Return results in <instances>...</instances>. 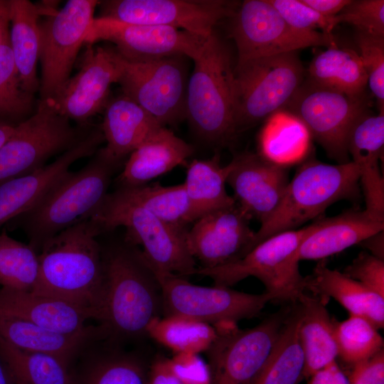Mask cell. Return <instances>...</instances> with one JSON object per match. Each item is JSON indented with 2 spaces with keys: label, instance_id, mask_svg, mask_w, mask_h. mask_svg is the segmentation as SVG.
<instances>
[{
  "label": "cell",
  "instance_id": "1",
  "mask_svg": "<svg viewBox=\"0 0 384 384\" xmlns=\"http://www.w3.org/2000/svg\"><path fill=\"white\" fill-rule=\"evenodd\" d=\"M101 249L103 284L96 320L110 341H142L151 321L162 316L159 284L136 246L124 240Z\"/></svg>",
  "mask_w": 384,
  "mask_h": 384
},
{
  "label": "cell",
  "instance_id": "2",
  "mask_svg": "<svg viewBox=\"0 0 384 384\" xmlns=\"http://www.w3.org/2000/svg\"><path fill=\"white\" fill-rule=\"evenodd\" d=\"M101 234L97 225L88 218L48 240L38 253V277L31 292L89 310L96 320L103 284L97 240Z\"/></svg>",
  "mask_w": 384,
  "mask_h": 384
},
{
  "label": "cell",
  "instance_id": "3",
  "mask_svg": "<svg viewBox=\"0 0 384 384\" xmlns=\"http://www.w3.org/2000/svg\"><path fill=\"white\" fill-rule=\"evenodd\" d=\"M119 162L102 150L78 171H69L31 210L14 218L8 228H21L38 252L58 233L90 218L108 193Z\"/></svg>",
  "mask_w": 384,
  "mask_h": 384
},
{
  "label": "cell",
  "instance_id": "4",
  "mask_svg": "<svg viewBox=\"0 0 384 384\" xmlns=\"http://www.w3.org/2000/svg\"><path fill=\"white\" fill-rule=\"evenodd\" d=\"M359 185L358 168L351 161L335 165L305 161L289 180L274 211L255 233L247 252L267 238L319 217L333 203L357 199Z\"/></svg>",
  "mask_w": 384,
  "mask_h": 384
},
{
  "label": "cell",
  "instance_id": "5",
  "mask_svg": "<svg viewBox=\"0 0 384 384\" xmlns=\"http://www.w3.org/2000/svg\"><path fill=\"white\" fill-rule=\"evenodd\" d=\"M193 60L186 118L203 139L224 142L236 132V91L230 54L214 31Z\"/></svg>",
  "mask_w": 384,
  "mask_h": 384
},
{
  "label": "cell",
  "instance_id": "6",
  "mask_svg": "<svg viewBox=\"0 0 384 384\" xmlns=\"http://www.w3.org/2000/svg\"><path fill=\"white\" fill-rule=\"evenodd\" d=\"M90 219L102 233L124 228V240L141 245L145 261L157 270L186 277L197 268L187 247L188 230L162 221L119 188L107 193Z\"/></svg>",
  "mask_w": 384,
  "mask_h": 384
},
{
  "label": "cell",
  "instance_id": "7",
  "mask_svg": "<svg viewBox=\"0 0 384 384\" xmlns=\"http://www.w3.org/2000/svg\"><path fill=\"white\" fill-rule=\"evenodd\" d=\"M314 223L279 233L262 241L241 258L225 265L198 267L193 274L210 277L215 285L228 287L247 277L262 282L277 302L294 303L305 292V278L299 269V248Z\"/></svg>",
  "mask_w": 384,
  "mask_h": 384
},
{
  "label": "cell",
  "instance_id": "8",
  "mask_svg": "<svg viewBox=\"0 0 384 384\" xmlns=\"http://www.w3.org/2000/svg\"><path fill=\"white\" fill-rule=\"evenodd\" d=\"M304 73L297 51L235 65L236 132L284 109L302 84Z\"/></svg>",
  "mask_w": 384,
  "mask_h": 384
},
{
  "label": "cell",
  "instance_id": "9",
  "mask_svg": "<svg viewBox=\"0 0 384 384\" xmlns=\"http://www.w3.org/2000/svg\"><path fill=\"white\" fill-rule=\"evenodd\" d=\"M147 265L161 288V316H181L211 325L224 321L237 323L260 316L268 302L278 301L276 295L267 292L255 294L228 287L196 285L186 277Z\"/></svg>",
  "mask_w": 384,
  "mask_h": 384
},
{
  "label": "cell",
  "instance_id": "10",
  "mask_svg": "<svg viewBox=\"0 0 384 384\" xmlns=\"http://www.w3.org/2000/svg\"><path fill=\"white\" fill-rule=\"evenodd\" d=\"M292 304L245 330L237 323L213 325L216 336L206 351L212 384H252L265 365Z\"/></svg>",
  "mask_w": 384,
  "mask_h": 384
},
{
  "label": "cell",
  "instance_id": "11",
  "mask_svg": "<svg viewBox=\"0 0 384 384\" xmlns=\"http://www.w3.org/2000/svg\"><path fill=\"white\" fill-rule=\"evenodd\" d=\"M229 18L230 36L238 51L236 65L311 46L337 45L331 33L294 28L267 0L244 1Z\"/></svg>",
  "mask_w": 384,
  "mask_h": 384
},
{
  "label": "cell",
  "instance_id": "12",
  "mask_svg": "<svg viewBox=\"0 0 384 384\" xmlns=\"http://www.w3.org/2000/svg\"><path fill=\"white\" fill-rule=\"evenodd\" d=\"M365 94L351 97L308 81L302 82L284 109L297 116L328 156L338 164L350 161V132L366 112Z\"/></svg>",
  "mask_w": 384,
  "mask_h": 384
},
{
  "label": "cell",
  "instance_id": "13",
  "mask_svg": "<svg viewBox=\"0 0 384 384\" xmlns=\"http://www.w3.org/2000/svg\"><path fill=\"white\" fill-rule=\"evenodd\" d=\"M122 94L149 113L162 127L186 118L188 80L183 56L130 61L117 53Z\"/></svg>",
  "mask_w": 384,
  "mask_h": 384
},
{
  "label": "cell",
  "instance_id": "14",
  "mask_svg": "<svg viewBox=\"0 0 384 384\" xmlns=\"http://www.w3.org/2000/svg\"><path fill=\"white\" fill-rule=\"evenodd\" d=\"M99 4L96 0H69L39 22L41 101L50 99L70 78Z\"/></svg>",
  "mask_w": 384,
  "mask_h": 384
},
{
  "label": "cell",
  "instance_id": "15",
  "mask_svg": "<svg viewBox=\"0 0 384 384\" xmlns=\"http://www.w3.org/2000/svg\"><path fill=\"white\" fill-rule=\"evenodd\" d=\"M80 139L68 118L40 100L36 112L16 125L0 148V184L43 167Z\"/></svg>",
  "mask_w": 384,
  "mask_h": 384
},
{
  "label": "cell",
  "instance_id": "16",
  "mask_svg": "<svg viewBox=\"0 0 384 384\" xmlns=\"http://www.w3.org/2000/svg\"><path fill=\"white\" fill-rule=\"evenodd\" d=\"M100 17L144 25L169 26L208 38L238 5L222 0H108L100 1Z\"/></svg>",
  "mask_w": 384,
  "mask_h": 384
},
{
  "label": "cell",
  "instance_id": "17",
  "mask_svg": "<svg viewBox=\"0 0 384 384\" xmlns=\"http://www.w3.org/2000/svg\"><path fill=\"white\" fill-rule=\"evenodd\" d=\"M206 39L173 27L133 24L98 16L93 19L85 43L111 42L124 58L142 62L171 56L193 60Z\"/></svg>",
  "mask_w": 384,
  "mask_h": 384
},
{
  "label": "cell",
  "instance_id": "18",
  "mask_svg": "<svg viewBox=\"0 0 384 384\" xmlns=\"http://www.w3.org/2000/svg\"><path fill=\"white\" fill-rule=\"evenodd\" d=\"M119 75L114 48L92 45L85 50L78 73L46 101L60 115L81 124L104 110L110 87Z\"/></svg>",
  "mask_w": 384,
  "mask_h": 384
},
{
  "label": "cell",
  "instance_id": "19",
  "mask_svg": "<svg viewBox=\"0 0 384 384\" xmlns=\"http://www.w3.org/2000/svg\"><path fill=\"white\" fill-rule=\"evenodd\" d=\"M250 220L236 202L198 218L186 238L188 250L200 267L221 266L244 256L255 233Z\"/></svg>",
  "mask_w": 384,
  "mask_h": 384
},
{
  "label": "cell",
  "instance_id": "20",
  "mask_svg": "<svg viewBox=\"0 0 384 384\" xmlns=\"http://www.w3.org/2000/svg\"><path fill=\"white\" fill-rule=\"evenodd\" d=\"M101 129L82 137L53 162L0 184V228L34 207L76 161L92 155L103 142Z\"/></svg>",
  "mask_w": 384,
  "mask_h": 384
},
{
  "label": "cell",
  "instance_id": "21",
  "mask_svg": "<svg viewBox=\"0 0 384 384\" xmlns=\"http://www.w3.org/2000/svg\"><path fill=\"white\" fill-rule=\"evenodd\" d=\"M229 165L227 183L236 203L251 219L262 223L277 207L289 183L287 167L252 153L237 156Z\"/></svg>",
  "mask_w": 384,
  "mask_h": 384
},
{
  "label": "cell",
  "instance_id": "22",
  "mask_svg": "<svg viewBox=\"0 0 384 384\" xmlns=\"http://www.w3.org/2000/svg\"><path fill=\"white\" fill-rule=\"evenodd\" d=\"M151 360L124 344L96 340L71 364L72 384H147Z\"/></svg>",
  "mask_w": 384,
  "mask_h": 384
},
{
  "label": "cell",
  "instance_id": "23",
  "mask_svg": "<svg viewBox=\"0 0 384 384\" xmlns=\"http://www.w3.org/2000/svg\"><path fill=\"white\" fill-rule=\"evenodd\" d=\"M0 315L65 334L86 331L91 326L86 321L93 319L91 311L68 302L4 288H0Z\"/></svg>",
  "mask_w": 384,
  "mask_h": 384
},
{
  "label": "cell",
  "instance_id": "24",
  "mask_svg": "<svg viewBox=\"0 0 384 384\" xmlns=\"http://www.w3.org/2000/svg\"><path fill=\"white\" fill-rule=\"evenodd\" d=\"M383 117L366 115L361 118L350 132L348 153L358 168L365 209L382 220H384V179L379 161L383 154Z\"/></svg>",
  "mask_w": 384,
  "mask_h": 384
},
{
  "label": "cell",
  "instance_id": "25",
  "mask_svg": "<svg viewBox=\"0 0 384 384\" xmlns=\"http://www.w3.org/2000/svg\"><path fill=\"white\" fill-rule=\"evenodd\" d=\"M383 229L384 220L374 217L366 209H351L316 220L299 246V260H322L361 243Z\"/></svg>",
  "mask_w": 384,
  "mask_h": 384
},
{
  "label": "cell",
  "instance_id": "26",
  "mask_svg": "<svg viewBox=\"0 0 384 384\" xmlns=\"http://www.w3.org/2000/svg\"><path fill=\"white\" fill-rule=\"evenodd\" d=\"M103 327L91 325L86 331L65 334L48 330L19 319L0 315V338L14 347L52 355L70 366L90 343L106 338Z\"/></svg>",
  "mask_w": 384,
  "mask_h": 384
},
{
  "label": "cell",
  "instance_id": "27",
  "mask_svg": "<svg viewBox=\"0 0 384 384\" xmlns=\"http://www.w3.org/2000/svg\"><path fill=\"white\" fill-rule=\"evenodd\" d=\"M305 290L325 304L334 299L350 314L361 316L378 329L384 326V297L343 272L329 268L324 260L304 277Z\"/></svg>",
  "mask_w": 384,
  "mask_h": 384
},
{
  "label": "cell",
  "instance_id": "28",
  "mask_svg": "<svg viewBox=\"0 0 384 384\" xmlns=\"http://www.w3.org/2000/svg\"><path fill=\"white\" fill-rule=\"evenodd\" d=\"M191 145L160 127L130 154L118 177L119 186H139L182 164L193 154Z\"/></svg>",
  "mask_w": 384,
  "mask_h": 384
},
{
  "label": "cell",
  "instance_id": "29",
  "mask_svg": "<svg viewBox=\"0 0 384 384\" xmlns=\"http://www.w3.org/2000/svg\"><path fill=\"white\" fill-rule=\"evenodd\" d=\"M161 126L142 107L123 94L108 100L104 108L102 152L117 162L129 155Z\"/></svg>",
  "mask_w": 384,
  "mask_h": 384
},
{
  "label": "cell",
  "instance_id": "30",
  "mask_svg": "<svg viewBox=\"0 0 384 384\" xmlns=\"http://www.w3.org/2000/svg\"><path fill=\"white\" fill-rule=\"evenodd\" d=\"M297 302L301 307L299 337L304 356L303 376L310 378L336 361L338 351L334 321L325 304L317 297L304 292Z\"/></svg>",
  "mask_w": 384,
  "mask_h": 384
},
{
  "label": "cell",
  "instance_id": "31",
  "mask_svg": "<svg viewBox=\"0 0 384 384\" xmlns=\"http://www.w3.org/2000/svg\"><path fill=\"white\" fill-rule=\"evenodd\" d=\"M10 47L24 90L33 95L40 87L37 63L40 54L41 12L28 0H9Z\"/></svg>",
  "mask_w": 384,
  "mask_h": 384
},
{
  "label": "cell",
  "instance_id": "32",
  "mask_svg": "<svg viewBox=\"0 0 384 384\" xmlns=\"http://www.w3.org/2000/svg\"><path fill=\"white\" fill-rule=\"evenodd\" d=\"M311 138L305 124L294 114L282 109L266 119L259 134L258 154L269 161L287 167L307 155Z\"/></svg>",
  "mask_w": 384,
  "mask_h": 384
},
{
  "label": "cell",
  "instance_id": "33",
  "mask_svg": "<svg viewBox=\"0 0 384 384\" xmlns=\"http://www.w3.org/2000/svg\"><path fill=\"white\" fill-rule=\"evenodd\" d=\"M308 81L351 97L364 95L367 75L361 59L356 50L329 47L319 53L308 68Z\"/></svg>",
  "mask_w": 384,
  "mask_h": 384
},
{
  "label": "cell",
  "instance_id": "34",
  "mask_svg": "<svg viewBox=\"0 0 384 384\" xmlns=\"http://www.w3.org/2000/svg\"><path fill=\"white\" fill-rule=\"evenodd\" d=\"M301 307L290 312L260 372L252 384H298L303 376L304 356L299 337Z\"/></svg>",
  "mask_w": 384,
  "mask_h": 384
},
{
  "label": "cell",
  "instance_id": "35",
  "mask_svg": "<svg viewBox=\"0 0 384 384\" xmlns=\"http://www.w3.org/2000/svg\"><path fill=\"white\" fill-rule=\"evenodd\" d=\"M229 171V164L222 166L218 155L190 163L183 183L196 220L235 203L225 188Z\"/></svg>",
  "mask_w": 384,
  "mask_h": 384
},
{
  "label": "cell",
  "instance_id": "36",
  "mask_svg": "<svg viewBox=\"0 0 384 384\" xmlns=\"http://www.w3.org/2000/svg\"><path fill=\"white\" fill-rule=\"evenodd\" d=\"M148 337L174 353L206 351L216 336L215 327L208 323L181 316H159L146 329Z\"/></svg>",
  "mask_w": 384,
  "mask_h": 384
},
{
  "label": "cell",
  "instance_id": "37",
  "mask_svg": "<svg viewBox=\"0 0 384 384\" xmlns=\"http://www.w3.org/2000/svg\"><path fill=\"white\" fill-rule=\"evenodd\" d=\"M118 188L127 197L168 224L186 228V225L196 220L183 183L167 186L145 184Z\"/></svg>",
  "mask_w": 384,
  "mask_h": 384
},
{
  "label": "cell",
  "instance_id": "38",
  "mask_svg": "<svg viewBox=\"0 0 384 384\" xmlns=\"http://www.w3.org/2000/svg\"><path fill=\"white\" fill-rule=\"evenodd\" d=\"M0 356L24 384H72L70 366L56 356L23 351L1 338Z\"/></svg>",
  "mask_w": 384,
  "mask_h": 384
},
{
  "label": "cell",
  "instance_id": "39",
  "mask_svg": "<svg viewBox=\"0 0 384 384\" xmlns=\"http://www.w3.org/2000/svg\"><path fill=\"white\" fill-rule=\"evenodd\" d=\"M38 253L28 243L0 233V286L16 291L31 292L38 277Z\"/></svg>",
  "mask_w": 384,
  "mask_h": 384
},
{
  "label": "cell",
  "instance_id": "40",
  "mask_svg": "<svg viewBox=\"0 0 384 384\" xmlns=\"http://www.w3.org/2000/svg\"><path fill=\"white\" fill-rule=\"evenodd\" d=\"M338 356L355 365L383 349V338L368 320L356 315L341 322L334 321Z\"/></svg>",
  "mask_w": 384,
  "mask_h": 384
},
{
  "label": "cell",
  "instance_id": "41",
  "mask_svg": "<svg viewBox=\"0 0 384 384\" xmlns=\"http://www.w3.org/2000/svg\"><path fill=\"white\" fill-rule=\"evenodd\" d=\"M33 95L23 88L10 44L0 47V115L19 116L32 107Z\"/></svg>",
  "mask_w": 384,
  "mask_h": 384
},
{
  "label": "cell",
  "instance_id": "42",
  "mask_svg": "<svg viewBox=\"0 0 384 384\" xmlns=\"http://www.w3.org/2000/svg\"><path fill=\"white\" fill-rule=\"evenodd\" d=\"M356 42L367 75V85L380 111H384V37L357 31Z\"/></svg>",
  "mask_w": 384,
  "mask_h": 384
},
{
  "label": "cell",
  "instance_id": "43",
  "mask_svg": "<svg viewBox=\"0 0 384 384\" xmlns=\"http://www.w3.org/2000/svg\"><path fill=\"white\" fill-rule=\"evenodd\" d=\"M336 26L346 23L357 31L375 36L384 37V1H351L334 17Z\"/></svg>",
  "mask_w": 384,
  "mask_h": 384
},
{
  "label": "cell",
  "instance_id": "44",
  "mask_svg": "<svg viewBox=\"0 0 384 384\" xmlns=\"http://www.w3.org/2000/svg\"><path fill=\"white\" fill-rule=\"evenodd\" d=\"M285 21L294 28L304 31L321 29L331 33L336 27L334 17H324L302 0H267Z\"/></svg>",
  "mask_w": 384,
  "mask_h": 384
},
{
  "label": "cell",
  "instance_id": "45",
  "mask_svg": "<svg viewBox=\"0 0 384 384\" xmlns=\"http://www.w3.org/2000/svg\"><path fill=\"white\" fill-rule=\"evenodd\" d=\"M343 273L384 297V260L362 251Z\"/></svg>",
  "mask_w": 384,
  "mask_h": 384
},
{
  "label": "cell",
  "instance_id": "46",
  "mask_svg": "<svg viewBox=\"0 0 384 384\" xmlns=\"http://www.w3.org/2000/svg\"><path fill=\"white\" fill-rule=\"evenodd\" d=\"M169 363L181 384H212L209 365L198 353H174Z\"/></svg>",
  "mask_w": 384,
  "mask_h": 384
},
{
  "label": "cell",
  "instance_id": "47",
  "mask_svg": "<svg viewBox=\"0 0 384 384\" xmlns=\"http://www.w3.org/2000/svg\"><path fill=\"white\" fill-rule=\"evenodd\" d=\"M349 384H384V350L353 365Z\"/></svg>",
  "mask_w": 384,
  "mask_h": 384
},
{
  "label": "cell",
  "instance_id": "48",
  "mask_svg": "<svg viewBox=\"0 0 384 384\" xmlns=\"http://www.w3.org/2000/svg\"><path fill=\"white\" fill-rule=\"evenodd\" d=\"M147 384H181L171 370L169 358L161 354L151 358Z\"/></svg>",
  "mask_w": 384,
  "mask_h": 384
},
{
  "label": "cell",
  "instance_id": "49",
  "mask_svg": "<svg viewBox=\"0 0 384 384\" xmlns=\"http://www.w3.org/2000/svg\"><path fill=\"white\" fill-rule=\"evenodd\" d=\"M308 6L324 17L337 15L351 0H302Z\"/></svg>",
  "mask_w": 384,
  "mask_h": 384
},
{
  "label": "cell",
  "instance_id": "50",
  "mask_svg": "<svg viewBox=\"0 0 384 384\" xmlns=\"http://www.w3.org/2000/svg\"><path fill=\"white\" fill-rule=\"evenodd\" d=\"M10 26L9 0H0V47L10 44Z\"/></svg>",
  "mask_w": 384,
  "mask_h": 384
},
{
  "label": "cell",
  "instance_id": "51",
  "mask_svg": "<svg viewBox=\"0 0 384 384\" xmlns=\"http://www.w3.org/2000/svg\"><path fill=\"white\" fill-rule=\"evenodd\" d=\"M383 230L380 231L363 240L362 244L367 248L371 255L384 260V249H383Z\"/></svg>",
  "mask_w": 384,
  "mask_h": 384
},
{
  "label": "cell",
  "instance_id": "52",
  "mask_svg": "<svg viewBox=\"0 0 384 384\" xmlns=\"http://www.w3.org/2000/svg\"><path fill=\"white\" fill-rule=\"evenodd\" d=\"M0 384H16L15 376L5 361L0 356Z\"/></svg>",
  "mask_w": 384,
  "mask_h": 384
},
{
  "label": "cell",
  "instance_id": "53",
  "mask_svg": "<svg viewBox=\"0 0 384 384\" xmlns=\"http://www.w3.org/2000/svg\"><path fill=\"white\" fill-rule=\"evenodd\" d=\"M333 384H349L348 378L336 361L333 364Z\"/></svg>",
  "mask_w": 384,
  "mask_h": 384
},
{
  "label": "cell",
  "instance_id": "54",
  "mask_svg": "<svg viewBox=\"0 0 384 384\" xmlns=\"http://www.w3.org/2000/svg\"><path fill=\"white\" fill-rule=\"evenodd\" d=\"M15 126L6 122H0V148L10 137L14 130Z\"/></svg>",
  "mask_w": 384,
  "mask_h": 384
},
{
  "label": "cell",
  "instance_id": "55",
  "mask_svg": "<svg viewBox=\"0 0 384 384\" xmlns=\"http://www.w3.org/2000/svg\"><path fill=\"white\" fill-rule=\"evenodd\" d=\"M15 379H16V384H24L23 383H22L21 381H20V380H18L17 378H15Z\"/></svg>",
  "mask_w": 384,
  "mask_h": 384
}]
</instances>
